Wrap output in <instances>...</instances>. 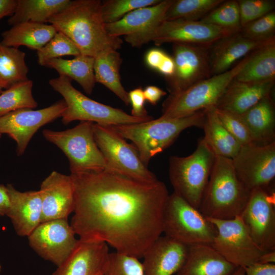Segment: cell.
<instances>
[{"label":"cell","mask_w":275,"mask_h":275,"mask_svg":"<svg viewBox=\"0 0 275 275\" xmlns=\"http://www.w3.org/2000/svg\"><path fill=\"white\" fill-rule=\"evenodd\" d=\"M74 208L70 225L79 239L100 241L142 258L163 233L169 196L164 183L147 182L106 170L70 173Z\"/></svg>","instance_id":"6da1fadb"},{"label":"cell","mask_w":275,"mask_h":275,"mask_svg":"<svg viewBox=\"0 0 275 275\" xmlns=\"http://www.w3.org/2000/svg\"><path fill=\"white\" fill-rule=\"evenodd\" d=\"M48 22L67 36L80 54L95 58L102 52L121 48L120 37L108 35L101 13V1L74 0Z\"/></svg>","instance_id":"7a4b0ae2"},{"label":"cell","mask_w":275,"mask_h":275,"mask_svg":"<svg viewBox=\"0 0 275 275\" xmlns=\"http://www.w3.org/2000/svg\"><path fill=\"white\" fill-rule=\"evenodd\" d=\"M251 192L237 177L232 159L215 156L198 209L206 217L232 219L241 215Z\"/></svg>","instance_id":"3957f363"},{"label":"cell","mask_w":275,"mask_h":275,"mask_svg":"<svg viewBox=\"0 0 275 275\" xmlns=\"http://www.w3.org/2000/svg\"><path fill=\"white\" fill-rule=\"evenodd\" d=\"M205 109L180 118L160 117L140 123L112 125L125 139L132 142L140 158L147 167L151 159L171 146L184 130L202 128Z\"/></svg>","instance_id":"277c9868"},{"label":"cell","mask_w":275,"mask_h":275,"mask_svg":"<svg viewBox=\"0 0 275 275\" xmlns=\"http://www.w3.org/2000/svg\"><path fill=\"white\" fill-rule=\"evenodd\" d=\"M71 80L67 77L59 75L48 82L51 88L63 96L66 103V109L61 117L62 122L65 125L76 120L112 126L140 123L154 119L151 116L135 117L122 109L90 99L76 89Z\"/></svg>","instance_id":"5b68a950"},{"label":"cell","mask_w":275,"mask_h":275,"mask_svg":"<svg viewBox=\"0 0 275 275\" xmlns=\"http://www.w3.org/2000/svg\"><path fill=\"white\" fill-rule=\"evenodd\" d=\"M247 59L248 56L224 73L198 81L182 91L170 94L163 102L160 117L183 118L216 106L228 86L243 67Z\"/></svg>","instance_id":"8992f818"},{"label":"cell","mask_w":275,"mask_h":275,"mask_svg":"<svg viewBox=\"0 0 275 275\" xmlns=\"http://www.w3.org/2000/svg\"><path fill=\"white\" fill-rule=\"evenodd\" d=\"M215 155L201 139L195 151L185 157L169 159V178L174 193L199 209Z\"/></svg>","instance_id":"52a82bcc"},{"label":"cell","mask_w":275,"mask_h":275,"mask_svg":"<svg viewBox=\"0 0 275 275\" xmlns=\"http://www.w3.org/2000/svg\"><path fill=\"white\" fill-rule=\"evenodd\" d=\"M94 123L81 121L74 127L65 130L44 129L42 131L44 138L56 145L67 157L71 173L99 170L113 172L95 142Z\"/></svg>","instance_id":"ba28073f"},{"label":"cell","mask_w":275,"mask_h":275,"mask_svg":"<svg viewBox=\"0 0 275 275\" xmlns=\"http://www.w3.org/2000/svg\"><path fill=\"white\" fill-rule=\"evenodd\" d=\"M163 233L187 246L211 244L216 231L214 225L199 210L173 193L165 207Z\"/></svg>","instance_id":"9c48e42d"},{"label":"cell","mask_w":275,"mask_h":275,"mask_svg":"<svg viewBox=\"0 0 275 275\" xmlns=\"http://www.w3.org/2000/svg\"><path fill=\"white\" fill-rule=\"evenodd\" d=\"M93 130L95 142L114 172L144 182L158 180L142 162L136 148L112 126L94 123Z\"/></svg>","instance_id":"30bf717a"},{"label":"cell","mask_w":275,"mask_h":275,"mask_svg":"<svg viewBox=\"0 0 275 275\" xmlns=\"http://www.w3.org/2000/svg\"><path fill=\"white\" fill-rule=\"evenodd\" d=\"M206 218L216 231L210 245L237 267L244 268L258 262L267 252L253 240L240 216L229 219Z\"/></svg>","instance_id":"8fae6325"},{"label":"cell","mask_w":275,"mask_h":275,"mask_svg":"<svg viewBox=\"0 0 275 275\" xmlns=\"http://www.w3.org/2000/svg\"><path fill=\"white\" fill-rule=\"evenodd\" d=\"M174 0H163L156 5L135 9L120 20L105 24L111 36H123L125 40L133 47L140 48L152 41L159 25L165 20L166 12Z\"/></svg>","instance_id":"7c38bea8"},{"label":"cell","mask_w":275,"mask_h":275,"mask_svg":"<svg viewBox=\"0 0 275 275\" xmlns=\"http://www.w3.org/2000/svg\"><path fill=\"white\" fill-rule=\"evenodd\" d=\"M232 161L237 177L249 190L266 189L275 177V142L241 145Z\"/></svg>","instance_id":"4fadbf2b"},{"label":"cell","mask_w":275,"mask_h":275,"mask_svg":"<svg viewBox=\"0 0 275 275\" xmlns=\"http://www.w3.org/2000/svg\"><path fill=\"white\" fill-rule=\"evenodd\" d=\"M75 235L68 218H60L40 223L28 237L30 246L39 256L58 267L77 245Z\"/></svg>","instance_id":"5bb4252c"},{"label":"cell","mask_w":275,"mask_h":275,"mask_svg":"<svg viewBox=\"0 0 275 275\" xmlns=\"http://www.w3.org/2000/svg\"><path fill=\"white\" fill-rule=\"evenodd\" d=\"M66 109L63 100L38 110L25 108L10 112L0 117V133L7 134L13 139L17 144V155H22L37 130L61 117Z\"/></svg>","instance_id":"9a60e30c"},{"label":"cell","mask_w":275,"mask_h":275,"mask_svg":"<svg viewBox=\"0 0 275 275\" xmlns=\"http://www.w3.org/2000/svg\"><path fill=\"white\" fill-rule=\"evenodd\" d=\"M209 48L173 44L174 72L171 77L166 78L170 94L182 91L211 76Z\"/></svg>","instance_id":"2e32d148"},{"label":"cell","mask_w":275,"mask_h":275,"mask_svg":"<svg viewBox=\"0 0 275 275\" xmlns=\"http://www.w3.org/2000/svg\"><path fill=\"white\" fill-rule=\"evenodd\" d=\"M240 216L252 238L261 249L275 251L274 203L266 189L257 187L251 190Z\"/></svg>","instance_id":"e0dca14e"},{"label":"cell","mask_w":275,"mask_h":275,"mask_svg":"<svg viewBox=\"0 0 275 275\" xmlns=\"http://www.w3.org/2000/svg\"><path fill=\"white\" fill-rule=\"evenodd\" d=\"M233 34L200 20H164L157 28L152 41L156 46L172 43L210 48L220 39Z\"/></svg>","instance_id":"ac0fdd59"},{"label":"cell","mask_w":275,"mask_h":275,"mask_svg":"<svg viewBox=\"0 0 275 275\" xmlns=\"http://www.w3.org/2000/svg\"><path fill=\"white\" fill-rule=\"evenodd\" d=\"M41 223L68 218L74 208V186L70 175L52 171L41 183Z\"/></svg>","instance_id":"d6986e66"},{"label":"cell","mask_w":275,"mask_h":275,"mask_svg":"<svg viewBox=\"0 0 275 275\" xmlns=\"http://www.w3.org/2000/svg\"><path fill=\"white\" fill-rule=\"evenodd\" d=\"M187 252L188 246L160 236L143 255L144 275H175L183 265Z\"/></svg>","instance_id":"ffe728a7"},{"label":"cell","mask_w":275,"mask_h":275,"mask_svg":"<svg viewBox=\"0 0 275 275\" xmlns=\"http://www.w3.org/2000/svg\"><path fill=\"white\" fill-rule=\"evenodd\" d=\"M6 186L10 200L6 216L10 218L18 236L28 237L41 223V192L40 190L21 192L11 184Z\"/></svg>","instance_id":"44dd1931"},{"label":"cell","mask_w":275,"mask_h":275,"mask_svg":"<svg viewBox=\"0 0 275 275\" xmlns=\"http://www.w3.org/2000/svg\"><path fill=\"white\" fill-rule=\"evenodd\" d=\"M109 253L105 242L79 239L74 250L52 275H98L102 271Z\"/></svg>","instance_id":"7402d4cb"},{"label":"cell","mask_w":275,"mask_h":275,"mask_svg":"<svg viewBox=\"0 0 275 275\" xmlns=\"http://www.w3.org/2000/svg\"><path fill=\"white\" fill-rule=\"evenodd\" d=\"M274 40L275 38L265 41L253 40L244 37L240 32L220 39L209 48L211 76L229 70L237 60Z\"/></svg>","instance_id":"603a6c76"},{"label":"cell","mask_w":275,"mask_h":275,"mask_svg":"<svg viewBox=\"0 0 275 275\" xmlns=\"http://www.w3.org/2000/svg\"><path fill=\"white\" fill-rule=\"evenodd\" d=\"M274 80L245 82L234 79L215 107L241 115L270 94Z\"/></svg>","instance_id":"cb8c5ba5"},{"label":"cell","mask_w":275,"mask_h":275,"mask_svg":"<svg viewBox=\"0 0 275 275\" xmlns=\"http://www.w3.org/2000/svg\"><path fill=\"white\" fill-rule=\"evenodd\" d=\"M237 267L210 244L188 246L185 261L175 275H231Z\"/></svg>","instance_id":"d4e9b609"},{"label":"cell","mask_w":275,"mask_h":275,"mask_svg":"<svg viewBox=\"0 0 275 275\" xmlns=\"http://www.w3.org/2000/svg\"><path fill=\"white\" fill-rule=\"evenodd\" d=\"M241 116L250 130L253 143L266 145L275 142V108L270 94Z\"/></svg>","instance_id":"484cf974"},{"label":"cell","mask_w":275,"mask_h":275,"mask_svg":"<svg viewBox=\"0 0 275 275\" xmlns=\"http://www.w3.org/2000/svg\"><path fill=\"white\" fill-rule=\"evenodd\" d=\"M203 138L215 156L232 159L241 144L228 131L218 118L215 106L205 109Z\"/></svg>","instance_id":"4316f807"},{"label":"cell","mask_w":275,"mask_h":275,"mask_svg":"<svg viewBox=\"0 0 275 275\" xmlns=\"http://www.w3.org/2000/svg\"><path fill=\"white\" fill-rule=\"evenodd\" d=\"M57 32L51 24L22 22L3 32L1 42L9 47L18 48L23 45L38 50L46 45Z\"/></svg>","instance_id":"83f0119b"},{"label":"cell","mask_w":275,"mask_h":275,"mask_svg":"<svg viewBox=\"0 0 275 275\" xmlns=\"http://www.w3.org/2000/svg\"><path fill=\"white\" fill-rule=\"evenodd\" d=\"M275 40L248 55L243 67L234 79L245 82L275 80Z\"/></svg>","instance_id":"f1b7e54d"},{"label":"cell","mask_w":275,"mask_h":275,"mask_svg":"<svg viewBox=\"0 0 275 275\" xmlns=\"http://www.w3.org/2000/svg\"><path fill=\"white\" fill-rule=\"evenodd\" d=\"M122 63V59L117 50L102 52L94 58V75L96 82L104 85L128 105L130 104L128 92L121 82Z\"/></svg>","instance_id":"f546056e"},{"label":"cell","mask_w":275,"mask_h":275,"mask_svg":"<svg viewBox=\"0 0 275 275\" xmlns=\"http://www.w3.org/2000/svg\"><path fill=\"white\" fill-rule=\"evenodd\" d=\"M71 0H17L14 12L8 20L13 26L22 22L45 23L65 9Z\"/></svg>","instance_id":"4dcf8cb0"},{"label":"cell","mask_w":275,"mask_h":275,"mask_svg":"<svg viewBox=\"0 0 275 275\" xmlns=\"http://www.w3.org/2000/svg\"><path fill=\"white\" fill-rule=\"evenodd\" d=\"M94 58L79 54L71 60L61 58L48 61L45 66L56 70L60 75L78 82L87 94H91L96 82L94 71Z\"/></svg>","instance_id":"1f68e13d"},{"label":"cell","mask_w":275,"mask_h":275,"mask_svg":"<svg viewBox=\"0 0 275 275\" xmlns=\"http://www.w3.org/2000/svg\"><path fill=\"white\" fill-rule=\"evenodd\" d=\"M25 53L18 48L9 47L0 42V88L8 89L29 79Z\"/></svg>","instance_id":"d6a6232c"},{"label":"cell","mask_w":275,"mask_h":275,"mask_svg":"<svg viewBox=\"0 0 275 275\" xmlns=\"http://www.w3.org/2000/svg\"><path fill=\"white\" fill-rule=\"evenodd\" d=\"M31 79L16 84L0 94V117L10 112L25 108L33 109L38 103L32 94Z\"/></svg>","instance_id":"836d02e7"},{"label":"cell","mask_w":275,"mask_h":275,"mask_svg":"<svg viewBox=\"0 0 275 275\" xmlns=\"http://www.w3.org/2000/svg\"><path fill=\"white\" fill-rule=\"evenodd\" d=\"M224 0H174L168 9L165 20L198 21L222 4Z\"/></svg>","instance_id":"e575fe53"},{"label":"cell","mask_w":275,"mask_h":275,"mask_svg":"<svg viewBox=\"0 0 275 275\" xmlns=\"http://www.w3.org/2000/svg\"><path fill=\"white\" fill-rule=\"evenodd\" d=\"M200 21L234 33L240 32L241 25L237 1H224Z\"/></svg>","instance_id":"d590c367"},{"label":"cell","mask_w":275,"mask_h":275,"mask_svg":"<svg viewBox=\"0 0 275 275\" xmlns=\"http://www.w3.org/2000/svg\"><path fill=\"white\" fill-rule=\"evenodd\" d=\"M80 54L75 44L65 34L57 32L43 47L37 50L39 65L45 66L49 60L65 56L76 57Z\"/></svg>","instance_id":"8d00e7d4"},{"label":"cell","mask_w":275,"mask_h":275,"mask_svg":"<svg viewBox=\"0 0 275 275\" xmlns=\"http://www.w3.org/2000/svg\"><path fill=\"white\" fill-rule=\"evenodd\" d=\"M161 0H105L101 1V13L105 24L115 22L129 12L157 4Z\"/></svg>","instance_id":"74e56055"},{"label":"cell","mask_w":275,"mask_h":275,"mask_svg":"<svg viewBox=\"0 0 275 275\" xmlns=\"http://www.w3.org/2000/svg\"><path fill=\"white\" fill-rule=\"evenodd\" d=\"M102 275H144L139 259L116 251L109 253Z\"/></svg>","instance_id":"f35d334b"},{"label":"cell","mask_w":275,"mask_h":275,"mask_svg":"<svg viewBox=\"0 0 275 275\" xmlns=\"http://www.w3.org/2000/svg\"><path fill=\"white\" fill-rule=\"evenodd\" d=\"M275 12H271L242 26L240 31L244 37L265 41L275 38Z\"/></svg>","instance_id":"ab89813d"},{"label":"cell","mask_w":275,"mask_h":275,"mask_svg":"<svg viewBox=\"0 0 275 275\" xmlns=\"http://www.w3.org/2000/svg\"><path fill=\"white\" fill-rule=\"evenodd\" d=\"M216 110L223 126L241 145L253 143L250 130L241 115L216 108Z\"/></svg>","instance_id":"60d3db41"},{"label":"cell","mask_w":275,"mask_h":275,"mask_svg":"<svg viewBox=\"0 0 275 275\" xmlns=\"http://www.w3.org/2000/svg\"><path fill=\"white\" fill-rule=\"evenodd\" d=\"M241 28L273 11L274 1L270 0H238Z\"/></svg>","instance_id":"b9f144b4"},{"label":"cell","mask_w":275,"mask_h":275,"mask_svg":"<svg viewBox=\"0 0 275 275\" xmlns=\"http://www.w3.org/2000/svg\"><path fill=\"white\" fill-rule=\"evenodd\" d=\"M128 96L131 104V116L137 118L148 117V112L144 106L145 99L143 90L141 88H135L129 92Z\"/></svg>","instance_id":"7bdbcfd3"},{"label":"cell","mask_w":275,"mask_h":275,"mask_svg":"<svg viewBox=\"0 0 275 275\" xmlns=\"http://www.w3.org/2000/svg\"><path fill=\"white\" fill-rule=\"evenodd\" d=\"M245 275H275V264L256 262L243 268Z\"/></svg>","instance_id":"ee69618b"},{"label":"cell","mask_w":275,"mask_h":275,"mask_svg":"<svg viewBox=\"0 0 275 275\" xmlns=\"http://www.w3.org/2000/svg\"><path fill=\"white\" fill-rule=\"evenodd\" d=\"M167 54L160 49H151L145 54V62L150 68L157 71Z\"/></svg>","instance_id":"f6af8a7d"},{"label":"cell","mask_w":275,"mask_h":275,"mask_svg":"<svg viewBox=\"0 0 275 275\" xmlns=\"http://www.w3.org/2000/svg\"><path fill=\"white\" fill-rule=\"evenodd\" d=\"M145 100L153 105L156 104L161 98L166 95L167 92L155 86H148L143 90Z\"/></svg>","instance_id":"bcb514c9"},{"label":"cell","mask_w":275,"mask_h":275,"mask_svg":"<svg viewBox=\"0 0 275 275\" xmlns=\"http://www.w3.org/2000/svg\"><path fill=\"white\" fill-rule=\"evenodd\" d=\"M174 70L175 64L174 60L172 57L167 54L157 71L164 75L166 78H168L173 74Z\"/></svg>","instance_id":"7dc6e473"},{"label":"cell","mask_w":275,"mask_h":275,"mask_svg":"<svg viewBox=\"0 0 275 275\" xmlns=\"http://www.w3.org/2000/svg\"><path fill=\"white\" fill-rule=\"evenodd\" d=\"M16 5L17 0H0V20L6 16H11Z\"/></svg>","instance_id":"c3c4849f"},{"label":"cell","mask_w":275,"mask_h":275,"mask_svg":"<svg viewBox=\"0 0 275 275\" xmlns=\"http://www.w3.org/2000/svg\"><path fill=\"white\" fill-rule=\"evenodd\" d=\"M10 205L7 186L0 184V217L6 215Z\"/></svg>","instance_id":"681fc988"},{"label":"cell","mask_w":275,"mask_h":275,"mask_svg":"<svg viewBox=\"0 0 275 275\" xmlns=\"http://www.w3.org/2000/svg\"><path fill=\"white\" fill-rule=\"evenodd\" d=\"M258 262L266 264H274L275 251H267L265 252L261 256Z\"/></svg>","instance_id":"f907efd6"},{"label":"cell","mask_w":275,"mask_h":275,"mask_svg":"<svg viewBox=\"0 0 275 275\" xmlns=\"http://www.w3.org/2000/svg\"><path fill=\"white\" fill-rule=\"evenodd\" d=\"M231 275H245L243 268L241 267H237Z\"/></svg>","instance_id":"816d5d0a"},{"label":"cell","mask_w":275,"mask_h":275,"mask_svg":"<svg viewBox=\"0 0 275 275\" xmlns=\"http://www.w3.org/2000/svg\"><path fill=\"white\" fill-rule=\"evenodd\" d=\"M3 91V89H1V88H0V94L1 93V92H2Z\"/></svg>","instance_id":"f5cc1de1"},{"label":"cell","mask_w":275,"mask_h":275,"mask_svg":"<svg viewBox=\"0 0 275 275\" xmlns=\"http://www.w3.org/2000/svg\"><path fill=\"white\" fill-rule=\"evenodd\" d=\"M1 268H1V265H0V272H1Z\"/></svg>","instance_id":"db71d44e"},{"label":"cell","mask_w":275,"mask_h":275,"mask_svg":"<svg viewBox=\"0 0 275 275\" xmlns=\"http://www.w3.org/2000/svg\"><path fill=\"white\" fill-rule=\"evenodd\" d=\"M101 273H100L99 274H98V275H102V273H101Z\"/></svg>","instance_id":"11a10c76"},{"label":"cell","mask_w":275,"mask_h":275,"mask_svg":"<svg viewBox=\"0 0 275 275\" xmlns=\"http://www.w3.org/2000/svg\"><path fill=\"white\" fill-rule=\"evenodd\" d=\"M1 136H2V134L0 133V139H1Z\"/></svg>","instance_id":"9f6ffc18"}]
</instances>
